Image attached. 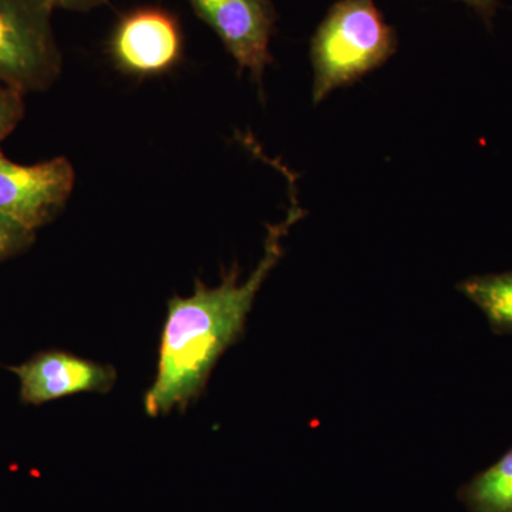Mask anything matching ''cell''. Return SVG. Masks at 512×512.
I'll list each match as a JSON object with an SVG mask.
<instances>
[{
  "mask_svg": "<svg viewBox=\"0 0 512 512\" xmlns=\"http://www.w3.org/2000/svg\"><path fill=\"white\" fill-rule=\"evenodd\" d=\"M302 217L293 198L285 220L268 228L264 256L247 281L239 282L235 265L215 288L197 281L194 295L168 301L157 376L144 400L148 416L185 410L200 396L218 359L244 335L256 293L282 258L289 229Z\"/></svg>",
  "mask_w": 512,
  "mask_h": 512,
  "instance_id": "cell-1",
  "label": "cell"
},
{
  "mask_svg": "<svg viewBox=\"0 0 512 512\" xmlns=\"http://www.w3.org/2000/svg\"><path fill=\"white\" fill-rule=\"evenodd\" d=\"M397 46L396 30L384 20L376 0H338L312 39L313 103L382 66Z\"/></svg>",
  "mask_w": 512,
  "mask_h": 512,
  "instance_id": "cell-2",
  "label": "cell"
},
{
  "mask_svg": "<svg viewBox=\"0 0 512 512\" xmlns=\"http://www.w3.org/2000/svg\"><path fill=\"white\" fill-rule=\"evenodd\" d=\"M50 0H0V84L39 92L60 73Z\"/></svg>",
  "mask_w": 512,
  "mask_h": 512,
  "instance_id": "cell-3",
  "label": "cell"
},
{
  "mask_svg": "<svg viewBox=\"0 0 512 512\" xmlns=\"http://www.w3.org/2000/svg\"><path fill=\"white\" fill-rule=\"evenodd\" d=\"M73 187L74 170L66 158L20 165L0 154V215L29 231L52 221Z\"/></svg>",
  "mask_w": 512,
  "mask_h": 512,
  "instance_id": "cell-4",
  "label": "cell"
},
{
  "mask_svg": "<svg viewBox=\"0 0 512 512\" xmlns=\"http://www.w3.org/2000/svg\"><path fill=\"white\" fill-rule=\"evenodd\" d=\"M190 3L220 37L239 69H247L262 87L266 66L274 60L269 52L276 20L272 0H190Z\"/></svg>",
  "mask_w": 512,
  "mask_h": 512,
  "instance_id": "cell-5",
  "label": "cell"
},
{
  "mask_svg": "<svg viewBox=\"0 0 512 512\" xmlns=\"http://www.w3.org/2000/svg\"><path fill=\"white\" fill-rule=\"evenodd\" d=\"M110 53L123 72L134 76L164 73L183 55V33L177 19L163 9L133 10L114 29Z\"/></svg>",
  "mask_w": 512,
  "mask_h": 512,
  "instance_id": "cell-6",
  "label": "cell"
},
{
  "mask_svg": "<svg viewBox=\"0 0 512 512\" xmlns=\"http://www.w3.org/2000/svg\"><path fill=\"white\" fill-rule=\"evenodd\" d=\"M20 383V397L28 404H43L77 393H107L116 383L113 366L50 350L10 367Z\"/></svg>",
  "mask_w": 512,
  "mask_h": 512,
  "instance_id": "cell-7",
  "label": "cell"
},
{
  "mask_svg": "<svg viewBox=\"0 0 512 512\" xmlns=\"http://www.w3.org/2000/svg\"><path fill=\"white\" fill-rule=\"evenodd\" d=\"M457 498L468 512H512V446L461 485Z\"/></svg>",
  "mask_w": 512,
  "mask_h": 512,
  "instance_id": "cell-8",
  "label": "cell"
},
{
  "mask_svg": "<svg viewBox=\"0 0 512 512\" xmlns=\"http://www.w3.org/2000/svg\"><path fill=\"white\" fill-rule=\"evenodd\" d=\"M457 291L484 313L494 333L512 335V272L471 276Z\"/></svg>",
  "mask_w": 512,
  "mask_h": 512,
  "instance_id": "cell-9",
  "label": "cell"
},
{
  "mask_svg": "<svg viewBox=\"0 0 512 512\" xmlns=\"http://www.w3.org/2000/svg\"><path fill=\"white\" fill-rule=\"evenodd\" d=\"M33 239L35 232L0 215V262L25 251Z\"/></svg>",
  "mask_w": 512,
  "mask_h": 512,
  "instance_id": "cell-10",
  "label": "cell"
},
{
  "mask_svg": "<svg viewBox=\"0 0 512 512\" xmlns=\"http://www.w3.org/2000/svg\"><path fill=\"white\" fill-rule=\"evenodd\" d=\"M25 114L23 94L0 84V143L18 127Z\"/></svg>",
  "mask_w": 512,
  "mask_h": 512,
  "instance_id": "cell-11",
  "label": "cell"
},
{
  "mask_svg": "<svg viewBox=\"0 0 512 512\" xmlns=\"http://www.w3.org/2000/svg\"><path fill=\"white\" fill-rule=\"evenodd\" d=\"M460 2L467 3L470 8L476 10L485 23H490L493 20L498 5H500V0H460Z\"/></svg>",
  "mask_w": 512,
  "mask_h": 512,
  "instance_id": "cell-12",
  "label": "cell"
},
{
  "mask_svg": "<svg viewBox=\"0 0 512 512\" xmlns=\"http://www.w3.org/2000/svg\"><path fill=\"white\" fill-rule=\"evenodd\" d=\"M55 8L67 10H90L103 5L107 0H50Z\"/></svg>",
  "mask_w": 512,
  "mask_h": 512,
  "instance_id": "cell-13",
  "label": "cell"
}]
</instances>
